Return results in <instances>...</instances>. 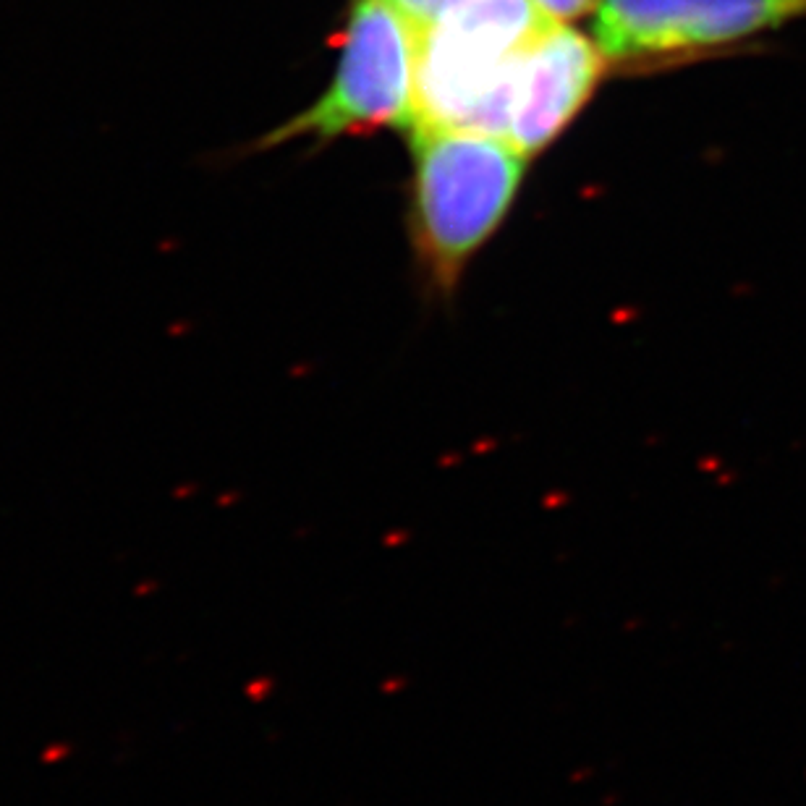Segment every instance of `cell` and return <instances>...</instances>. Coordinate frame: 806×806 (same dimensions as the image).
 I'll use <instances>...</instances> for the list:
<instances>
[{
    "instance_id": "cell-1",
    "label": "cell",
    "mask_w": 806,
    "mask_h": 806,
    "mask_svg": "<svg viewBox=\"0 0 806 806\" xmlns=\"http://www.w3.org/2000/svg\"><path fill=\"white\" fill-rule=\"evenodd\" d=\"M553 24L558 19L534 0H464L422 27L414 129H469L508 139L521 61Z\"/></svg>"
},
{
    "instance_id": "cell-2",
    "label": "cell",
    "mask_w": 806,
    "mask_h": 806,
    "mask_svg": "<svg viewBox=\"0 0 806 806\" xmlns=\"http://www.w3.org/2000/svg\"><path fill=\"white\" fill-rule=\"evenodd\" d=\"M414 233L432 278L453 286L506 218L524 160L506 137L469 129H414Z\"/></svg>"
},
{
    "instance_id": "cell-3",
    "label": "cell",
    "mask_w": 806,
    "mask_h": 806,
    "mask_svg": "<svg viewBox=\"0 0 806 806\" xmlns=\"http://www.w3.org/2000/svg\"><path fill=\"white\" fill-rule=\"evenodd\" d=\"M422 27L388 0H356L328 92L267 131L257 150L291 139L330 142L351 131L417 126V63Z\"/></svg>"
},
{
    "instance_id": "cell-4",
    "label": "cell",
    "mask_w": 806,
    "mask_h": 806,
    "mask_svg": "<svg viewBox=\"0 0 806 806\" xmlns=\"http://www.w3.org/2000/svg\"><path fill=\"white\" fill-rule=\"evenodd\" d=\"M806 19V0H600L595 37L610 61H647L752 40Z\"/></svg>"
},
{
    "instance_id": "cell-5",
    "label": "cell",
    "mask_w": 806,
    "mask_h": 806,
    "mask_svg": "<svg viewBox=\"0 0 806 806\" xmlns=\"http://www.w3.org/2000/svg\"><path fill=\"white\" fill-rule=\"evenodd\" d=\"M605 71L597 42L553 24L521 61L513 89L508 142L521 155H537L574 121Z\"/></svg>"
},
{
    "instance_id": "cell-6",
    "label": "cell",
    "mask_w": 806,
    "mask_h": 806,
    "mask_svg": "<svg viewBox=\"0 0 806 806\" xmlns=\"http://www.w3.org/2000/svg\"><path fill=\"white\" fill-rule=\"evenodd\" d=\"M388 3H393L398 11L417 21L419 27H427V24L438 21L440 16L448 14L451 8H456L464 0H388Z\"/></svg>"
},
{
    "instance_id": "cell-7",
    "label": "cell",
    "mask_w": 806,
    "mask_h": 806,
    "mask_svg": "<svg viewBox=\"0 0 806 806\" xmlns=\"http://www.w3.org/2000/svg\"><path fill=\"white\" fill-rule=\"evenodd\" d=\"M534 3L558 21L576 19V16L589 14L592 8L600 6V0H534Z\"/></svg>"
}]
</instances>
